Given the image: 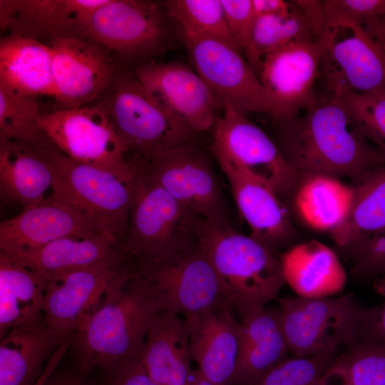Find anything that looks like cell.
I'll use <instances>...</instances> for the list:
<instances>
[{"mask_svg": "<svg viewBox=\"0 0 385 385\" xmlns=\"http://www.w3.org/2000/svg\"><path fill=\"white\" fill-rule=\"evenodd\" d=\"M274 121L275 143L299 175L358 179L385 165V153L371 145L339 101L327 93L317 95L296 116Z\"/></svg>", "mask_w": 385, "mask_h": 385, "instance_id": "6da1fadb", "label": "cell"}, {"mask_svg": "<svg viewBox=\"0 0 385 385\" xmlns=\"http://www.w3.org/2000/svg\"><path fill=\"white\" fill-rule=\"evenodd\" d=\"M160 312L147 283L134 269L118 282L72 334L70 349L83 371H111L139 354Z\"/></svg>", "mask_w": 385, "mask_h": 385, "instance_id": "7a4b0ae2", "label": "cell"}, {"mask_svg": "<svg viewBox=\"0 0 385 385\" xmlns=\"http://www.w3.org/2000/svg\"><path fill=\"white\" fill-rule=\"evenodd\" d=\"M197 246L212 265L226 302L240 315L265 306L285 283L281 259L229 221L201 218Z\"/></svg>", "mask_w": 385, "mask_h": 385, "instance_id": "3957f363", "label": "cell"}, {"mask_svg": "<svg viewBox=\"0 0 385 385\" xmlns=\"http://www.w3.org/2000/svg\"><path fill=\"white\" fill-rule=\"evenodd\" d=\"M135 160L123 246L128 259L139 268L195 247L201 218L145 175Z\"/></svg>", "mask_w": 385, "mask_h": 385, "instance_id": "277c9868", "label": "cell"}, {"mask_svg": "<svg viewBox=\"0 0 385 385\" xmlns=\"http://www.w3.org/2000/svg\"><path fill=\"white\" fill-rule=\"evenodd\" d=\"M42 153L53 173L51 197L80 215L102 235L123 245L133 179L127 181L105 169L72 160L53 143Z\"/></svg>", "mask_w": 385, "mask_h": 385, "instance_id": "5b68a950", "label": "cell"}, {"mask_svg": "<svg viewBox=\"0 0 385 385\" xmlns=\"http://www.w3.org/2000/svg\"><path fill=\"white\" fill-rule=\"evenodd\" d=\"M91 103L105 113L134 157L145 158L192 143L197 134L152 101L133 69L119 67Z\"/></svg>", "mask_w": 385, "mask_h": 385, "instance_id": "8992f818", "label": "cell"}, {"mask_svg": "<svg viewBox=\"0 0 385 385\" xmlns=\"http://www.w3.org/2000/svg\"><path fill=\"white\" fill-rule=\"evenodd\" d=\"M172 22L163 2L108 0L95 13L83 37L98 42L135 68L173 48Z\"/></svg>", "mask_w": 385, "mask_h": 385, "instance_id": "52a82bcc", "label": "cell"}, {"mask_svg": "<svg viewBox=\"0 0 385 385\" xmlns=\"http://www.w3.org/2000/svg\"><path fill=\"white\" fill-rule=\"evenodd\" d=\"M277 310L286 342L294 356L332 354L356 342L365 309L351 296L281 298Z\"/></svg>", "mask_w": 385, "mask_h": 385, "instance_id": "ba28073f", "label": "cell"}, {"mask_svg": "<svg viewBox=\"0 0 385 385\" xmlns=\"http://www.w3.org/2000/svg\"><path fill=\"white\" fill-rule=\"evenodd\" d=\"M41 130L65 155L108 170L130 181L135 160L127 151L105 113L96 104L41 112Z\"/></svg>", "mask_w": 385, "mask_h": 385, "instance_id": "9c48e42d", "label": "cell"}, {"mask_svg": "<svg viewBox=\"0 0 385 385\" xmlns=\"http://www.w3.org/2000/svg\"><path fill=\"white\" fill-rule=\"evenodd\" d=\"M212 152L223 160L262 181L278 195L292 192L299 174L288 163L269 135L245 113L223 108L212 127Z\"/></svg>", "mask_w": 385, "mask_h": 385, "instance_id": "30bf717a", "label": "cell"}, {"mask_svg": "<svg viewBox=\"0 0 385 385\" xmlns=\"http://www.w3.org/2000/svg\"><path fill=\"white\" fill-rule=\"evenodd\" d=\"M140 170L202 219L229 221L222 190L208 156L193 143L135 157Z\"/></svg>", "mask_w": 385, "mask_h": 385, "instance_id": "8fae6325", "label": "cell"}, {"mask_svg": "<svg viewBox=\"0 0 385 385\" xmlns=\"http://www.w3.org/2000/svg\"><path fill=\"white\" fill-rule=\"evenodd\" d=\"M192 68L221 108L245 113H271L270 98L259 77L241 53L215 38H183Z\"/></svg>", "mask_w": 385, "mask_h": 385, "instance_id": "7c38bea8", "label": "cell"}, {"mask_svg": "<svg viewBox=\"0 0 385 385\" xmlns=\"http://www.w3.org/2000/svg\"><path fill=\"white\" fill-rule=\"evenodd\" d=\"M135 269L160 311L188 318L227 302L212 265L197 245L165 260Z\"/></svg>", "mask_w": 385, "mask_h": 385, "instance_id": "4fadbf2b", "label": "cell"}, {"mask_svg": "<svg viewBox=\"0 0 385 385\" xmlns=\"http://www.w3.org/2000/svg\"><path fill=\"white\" fill-rule=\"evenodd\" d=\"M330 36L326 28L314 41L290 43L263 58L259 78L272 103L274 120L290 119L314 101L319 66Z\"/></svg>", "mask_w": 385, "mask_h": 385, "instance_id": "5bb4252c", "label": "cell"}, {"mask_svg": "<svg viewBox=\"0 0 385 385\" xmlns=\"http://www.w3.org/2000/svg\"><path fill=\"white\" fill-rule=\"evenodd\" d=\"M133 69L148 96L165 112L196 133L212 128L221 107L192 67L151 60Z\"/></svg>", "mask_w": 385, "mask_h": 385, "instance_id": "9a60e30c", "label": "cell"}, {"mask_svg": "<svg viewBox=\"0 0 385 385\" xmlns=\"http://www.w3.org/2000/svg\"><path fill=\"white\" fill-rule=\"evenodd\" d=\"M47 45L57 109L93 103L119 68L109 50L87 37L58 38Z\"/></svg>", "mask_w": 385, "mask_h": 385, "instance_id": "2e32d148", "label": "cell"}, {"mask_svg": "<svg viewBox=\"0 0 385 385\" xmlns=\"http://www.w3.org/2000/svg\"><path fill=\"white\" fill-rule=\"evenodd\" d=\"M133 269L129 260H115L71 272L47 282L43 322L53 329L73 334L83 318Z\"/></svg>", "mask_w": 385, "mask_h": 385, "instance_id": "e0dca14e", "label": "cell"}, {"mask_svg": "<svg viewBox=\"0 0 385 385\" xmlns=\"http://www.w3.org/2000/svg\"><path fill=\"white\" fill-rule=\"evenodd\" d=\"M108 0H0V31L48 44L82 37Z\"/></svg>", "mask_w": 385, "mask_h": 385, "instance_id": "ac0fdd59", "label": "cell"}, {"mask_svg": "<svg viewBox=\"0 0 385 385\" xmlns=\"http://www.w3.org/2000/svg\"><path fill=\"white\" fill-rule=\"evenodd\" d=\"M349 35L331 36L321 63L327 93L346 88L356 93L385 96V52L361 27L349 25Z\"/></svg>", "mask_w": 385, "mask_h": 385, "instance_id": "d6986e66", "label": "cell"}, {"mask_svg": "<svg viewBox=\"0 0 385 385\" xmlns=\"http://www.w3.org/2000/svg\"><path fill=\"white\" fill-rule=\"evenodd\" d=\"M101 235L70 207L49 197L0 222V251L17 258L63 237Z\"/></svg>", "mask_w": 385, "mask_h": 385, "instance_id": "ffe728a7", "label": "cell"}, {"mask_svg": "<svg viewBox=\"0 0 385 385\" xmlns=\"http://www.w3.org/2000/svg\"><path fill=\"white\" fill-rule=\"evenodd\" d=\"M227 302L202 314L184 318L192 360L216 385H233L237 363L240 324Z\"/></svg>", "mask_w": 385, "mask_h": 385, "instance_id": "44dd1931", "label": "cell"}, {"mask_svg": "<svg viewBox=\"0 0 385 385\" xmlns=\"http://www.w3.org/2000/svg\"><path fill=\"white\" fill-rule=\"evenodd\" d=\"M230 185L235 203L248 224L251 237L274 249L285 245L293 235L286 207L276 192L262 181L223 160H217Z\"/></svg>", "mask_w": 385, "mask_h": 385, "instance_id": "7402d4cb", "label": "cell"}, {"mask_svg": "<svg viewBox=\"0 0 385 385\" xmlns=\"http://www.w3.org/2000/svg\"><path fill=\"white\" fill-rule=\"evenodd\" d=\"M139 358L158 385H184L192 371L185 319L169 312H159L149 327Z\"/></svg>", "mask_w": 385, "mask_h": 385, "instance_id": "603a6c76", "label": "cell"}, {"mask_svg": "<svg viewBox=\"0 0 385 385\" xmlns=\"http://www.w3.org/2000/svg\"><path fill=\"white\" fill-rule=\"evenodd\" d=\"M240 341L233 385H255L286 359L288 346L277 310L263 307L240 315Z\"/></svg>", "mask_w": 385, "mask_h": 385, "instance_id": "cb8c5ba5", "label": "cell"}, {"mask_svg": "<svg viewBox=\"0 0 385 385\" xmlns=\"http://www.w3.org/2000/svg\"><path fill=\"white\" fill-rule=\"evenodd\" d=\"M71 334L43 321L8 332L0 341V385H37L46 370L44 362Z\"/></svg>", "mask_w": 385, "mask_h": 385, "instance_id": "d4e9b609", "label": "cell"}, {"mask_svg": "<svg viewBox=\"0 0 385 385\" xmlns=\"http://www.w3.org/2000/svg\"><path fill=\"white\" fill-rule=\"evenodd\" d=\"M14 259L48 282L71 272L128 257L120 242L101 235L63 237Z\"/></svg>", "mask_w": 385, "mask_h": 385, "instance_id": "484cf974", "label": "cell"}, {"mask_svg": "<svg viewBox=\"0 0 385 385\" xmlns=\"http://www.w3.org/2000/svg\"><path fill=\"white\" fill-rule=\"evenodd\" d=\"M0 91L25 98L53 96L50 47L34 39L1 36Z\"/></svg>", "mask_w": 385, "mask_h": 385, "instance_id": "4316f807", "label": "cell"}, {"mask_svg": "<svg viewBox=\"0 0 385 385\" xmlns=\"http://www.w3.org/2000/svg\"><path fill=\"white\" fill-rule=\"evenodd\" d=\"M53 173L45 155L34 145L0 138V197L9 205L23 209L46 200L51 188Z\"/></svg>", "mask_w": 385, "mask_h": 385, "instance_id": "83f0119b", "label": "cell"}, {"mask_svg": "<svg viewBox=\"0 0 385 385\" xmlns=\"http://www.w3.org/2000/svg\"><path fill=\"white\" fill-rule=\"evenodd\" d=\"M280 259L285 283L297 296L328 297L346 284V274L337 255L319 241L297 245Z\"/></svg>", "mask_w": 385, "mask_h": 385, "instance_id": "f1b7e54d", "label": "cell"}, {"mask_svg": "<svg viewBox=\"0 0 385 385\" xmlns=\"http://www.w3.org/2000/svg\"><path fill=\"white\" fill-rule=\"evenodd\" d=\"M46 281L0 251V338L43 321Z\"/></svg>", "mask_w": 385, "mask_h": 385, "instance_id": "f546056e", "label": "cell"}, {"mask_svg": "<svg viewBox=\"0 0 385 385\" xmlns=\"http://www.w3.org/2000/svg\"><path fill=\"white\" fill-rule=\"evenodd\" d=\"M357 180L346 217L330 231L337 245L344 248L385 227V165Z\"/></svg>", "mask_w": 385, "mask_h": 385, "instance_id": "4dcf8cb0", "label": "cell"}, {"mask_svg": "<svg viewBox=\"0 0 385 385\" xmlns=\"http://www.w3.org/2000/svg\"><path fill=\"white\" fill-rule=\"evenodd\" d=\"M353 195L354 189L336 178L309 176L297 191L296 205L309 225L331 231L346 217Z\"/></svg>", "mask_w": 385, "mask_h": 385, "instance_id": "1f68e13d", "label": "cell"}, {"mask_svg": "<svg viewBox=\"0 0 385 385\" xmlns=\"http://www.w3.org/2000/svg\"><path fill=\"white\" fill-rule=\"evenodd\" d=\"M291 4L284 12L255 17L245 56L258 77L262 59L268 53L292 42L314 41L301 10L293 1Z\"/></svg>", "mask_w": 385, "mask_h": 385, "instance_id": "d6a6232c", "label": "cell"}, {"mask_svg": "<svg viewBox=\"0 0 385 385\" xmlns=\"http://www.w3.org/2000/svg\"><path fill=\"white\" fill-rule=\"evenodd\" d=\"M163 4L168 16L180 27L183 38H215L241 52L228 31L221 0H168Z\"/></svg>", "mask_w": 385, "mask_h": 385, "instance_id": "836d02e7", "label": "cell"}, {"mask_svg": "<svg viewBox=\"0 0 385 385\" xmlns=\"http://www.w3.org/2000/svg\"><path fill=\"white\" fill-rule=\"evenodd\" d=\"M41 113L36 98L0 91V138L23 141L45 150L52 143L38 125Z\"/></svg>", "mask_w": 385, "mask_h": 385, "instance_id": "e575fe53", "label": "cell"}, {"mask_svg": "<svg viewBox=\"0 0 385 385\" xmlns=\"http://www.w3.org/2000/svg\"><path fill=\"white\" fill-rule=\"evenodd\" d=\"M336 98L366 140L385 153V96L340 88L328 94Z\"/></svg>", "mask_w": 385, "mask_h": 385, "instance_id": "d590c367", "label": "cell"}, {"mask_svg": "<svg viewBox=\"0 0 385 385\" xmlns=\"http://www.w3.org/2000/svg\"><path fill=\"white\" fill-rule=\"evenodd\" d=\"M336 360L334 353L286 358L255 385H317Z\"/></svg>", "mask_w": 385, "mask_h": 385, "instance_id": "8d00e7d4", "label": "cell"}, {"mask_svg": "<svg viewBox=\"0 0 385 385\" xmlns=\"http://www.w3.org/2000/svg\"><path fill=\"white\" fill-rule=\"evenodd\" d=\"M338 359L350 385L385 384V343L356 342Z\"/></svg>", "mask_w": 385, "mask_h": 385, "instance_id": "74e56055", "label": "cell"}, {"mask_svg": "<svg viewBox=\"0 0 385 385\" xmlns=\"http://www.w3.org/2000/svg\"><path fill=\"white\" fill-rule=\"evenodd\" d=\"M326 28L356 25L366 29L385 16V0H325Z\"/></svg>", "mask_w": 385, "mask_h": 385, "instance_id": "f35d334b", "label": "cell"}, {"mask_svg": "<svg viewBox=\"0 0 385 385\" xmlns=\"http://www.w3.org/2000/svg\"><path fill=\"white\" fill-rule=\"evenodd\" d=\"M354 272L361 277L385 274V227L346 247Z\"/></svg>", "mask_w": 385, "mask_h": 385, "instance_id": "ab89813d", "label": "cell"}, {"mask_svg": "<svg viewBox=\"0 0 385 385\" xmlns=\"http://www.w3.org/2000/svg\"><path fill=\"white\" fill-rule=\"evenodd\" d=\"M230 34L246 55L250 47L255 14L252 0H221Z\"/></svg>", "mask_w": 385, "mask_h": 385, "instance_id": "60d3db41", "label": "cell"}, {"mask_svg": "<svg viewBox=\"0 0 385 385\" xmlns=\"http://www.w3.org/2000/svg\"><path fill=\"white\" fill-rule=\"evenodd\" d=\"M139 354L125 359L109 371L105 385H158L145 371Z\"/></svg>", "mask_w": 385, "mask_h": 385, "instance_id": "b9f144b4", "label": "cell"}, {"mask_svg": "<svg viewBox=\"0 0 385 385\" xmlns=\"http://www.w3.org/2000/svg\"><path fill=\"white\" fill-rule=\"evenodd\" d=\"M356 342L385 343V301L365 309Z\"/></svg>", "mask_w": 385, "mask_h": 385, "instance_id": "7bdbcfd3", "label": "cell"}, {"mask_svg": "<svg viewBox=\"0 0 385 385\" xmlns=\"http://www.w3.org/2000/svg\"><path fill=\"white\" fill-rule=\"evenodd\" d=\"M293 2L301 10L312 36L318 38L327 26V17L323 1L294 0Z\"/></svg>", "mask_w": 385, "mask_h": 385, "instance_id": "ee69618b", "label": "cell"}, {"mask_svg": "<svg viewBox=\"0 0 385 385\" xmlns=\"http://www.w3.org/2000/svg\"><path fill=\"white\" fill-rule=\"evenodd\" d=\"M291 4V1L282 0H252L255 17L284 12L290 8Z\"/></svg>", "mask_w": 385, "mask_h": 385, "instance_id": "f6af8a7d", "label": "cell"}, {"mask_svg": "<svg viewBox=\"0 0 385 385\" xmlns=\"http://www.w3.org/2000/svg\"><path fill=\"white\" fill-rule=\"evenodd\" d=\"M37 385H83L81 378L72 373L61 372L53 374L51 366L46 370Z\"/></svg>", "mask_w": 385, "mask_h": 385, "instance_id": "bcb514c9", "label": "cell"}, {"mask_svg": "<svg viewBox=\"0 0 385 385\" xmlns=\"http://www.w3.org/2000/svg\"><path fill=\"white\" fill-rule=\"evenodd\" d=\"M317 385H350L343 366L338 359Z\"/></svg>", "mask_w": 385, "mask_h": 385, "instance_id": "7dc6e473", "label": "cell"}, {"mask_svg": "<svg viewBox=\"0 0 385 385\" xmlns=\"http://www.w3.org/2000/svg\"><path fill=\"white\" fill-rule=\"evenodd\" d=\"M364 31L368 33L385 52V16L379 19Z\"/></svg>", "mask_w": 385, "mask_h": 385, "instance_id": "c3c4849f", "label": "cell"}, {"mask_svg": "<svg viewBox=\"0 0 385 385\" xmlns=\"http://www.w3.org/2000/svg\"><path fill=\"white\" fill-rule=\"evenodd\" d=\"M184 385H216L206 379L198 369L192 370Z\"/></svg>", "mask_w": 385, "mask_h": 385, "instance_id": "681fc988", "label": "cell"}, {"mask_svg": "<svg viewBox=\"0 0 385 385\" xmlns=\"http://www.w3.org/2000/svg\"><path fill=\"white\" fill-rule=\"evenodd\" d=\"M375 287L376 291L381 294H385V274L380 279L376 281L375 283Z\"/></svg>", "mask_w": 385, "mask_h": 385, "instance_id": "f907efd6", "label": "cell"}, {"mask_svg": "<svg viewBox=\"0 0 385 385\" xmlns=\"http://www.w3.org/2000/svg\"><path fill=\"white\" fill-rule=\"evenodd\" d=\"M383 385H385V384H384Z\"/></svg>", "mask_w": 385, "mask_h": 385, "instance_id": "816d5d0a", "label": "cell"}]
</instances>
